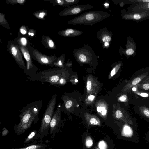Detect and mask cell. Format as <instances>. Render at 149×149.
<instances>
[{
	"instance_id": "cell-1",
	"label": "cell",
	"mask_w": 149,
	"mask_h": 149,
	"mask_svg": "<svg viewBox=\"0 0 149 149\" xmlns=\"http://www.w3.org/2000/svg\"><path fill=\"white\" fill-rule=\"evenodd\" d=\"M43 103L42 100H37L22 108L20 111V122L15 124L14 127L16 134L20 135L28 129L31 127L33 123L34 125L37 123L39 119V114Z\"/></svg>"
},
{
	"instance_id": "cell-2",
	"label": "cell",
	"mask_w": 149,
	"mask_h": 149,
	"mask_svg": "<svg viewBox=\"0 0 149 149\" xmlns=\"http://www.w3.org/2000/svg\"><path fill=\"white\" fill-rule=\"evenodd\" d=\"M111 13L106 11H92L85 12L68 21V24L92 26L109 17Z\"/></svg>"
},
{
	"instance_id": "cell-3",
	"label": "cell",
	"mask_w": 149,
	"mask_h": 149,
	"mask_svg": "<svg viewBox=\"0 0 149 149\" xmlns=\"http://www.w3.org/2000/svg\"><path fill=\"white\" fill-rule=\"evenodd\" d=\"M61 72L60 69L54 68L37 72L32 77L27 78L30 81H39L42 84L49 83V86H55L60 84L61 80L63 79L61 77Z\"/></svg>"
},
{
	"instance_id": "cell-4",
	"label": "cell",
	"mask_w": 149,
	"mask_h": 149,
	"mask_svg": "<svg viewBox=\"0 0 149 149\" xmlns=\"http://www.w3.org/2000/svg\"><path fill=\"white\" fill-rule=\"evenodd\" d=\"M57 96L53 95L48 104L42 119L41 126L38 130L39 137L43 138L49 134L50 124L54 113Z\"/></svg>"
},
{
	"instance_id": "cell-5",
	"label": "cell",
	"mask_w": 149,
	"mask_h": 149,
	"mask_svg": "<svg viewBox=\"0 0 149 149\" xmlns=\"http://www.w3.org/2000/svg\"><path fill=\"white\" fill-rule=\"evenodd\" d=\"M72 52L75 58L80 63H87L97 60L94 51L91 46L88 45H84L81 47L74 48Z\"/></svg>"
},
{
	"instance_id": "cell-6",
	"label": "cell",
	"mask_w": 149,
	"mask_h": 149,
	"mask_svg": "<svg viewBox=\"0 0 149 149\" xmlns=\"http://www.w3.org/2000/svg\"><path fill=\"white\" fill-rule=\"evenodd\" d=\"M19 47L26 62L27 72L26 74L31 77L35 75L40 69L33 64L27 48L20 44Z\"/></svg>"
},
{
	"instance_id": "cell-7",
	"label": "cell",
	"mask_w": 149,
	"mask_h": 149,
	"mask_svg": "<svg viewBox=\"0 0 149 149\" xmlns=\"http://www.w3.org/2000/svg\"><path fill=\"white\" fill-rule=\"evenodd\" d=\"M91 4H79L69 6L61 11L59 13L60 16H66L79 14L85 10L95 8Z\"/></svg>"
},
{
	"instance_id": "cell-8",
	"label": "cell",
	"mask_w": 149,
	"mask_h": 149,
	"mask_svg": "<svg viewBox=\"0 0 149 149\" xmlns=\"http://www.w3.org/2000/svg\"><path fill=\"white\" fill-rule=\"evenodd\" d=\"M125 9L121 10V17L124 20L136 22L149 19V12L146 13H127Z\"/></svg>"
},
{
	"instance_id": "cell-9",
	"label": "cell",
	"mask_w": 149,
	"mask_h": 149,
	"mask_svg": "<svg viewBox=\"0 0 149 149\" xmlns=\"http://www.w3.org/2000/svg\"><path fill=\"white\" fill-rule=\"evenodd\" d=\"M136 43L133 39L131 37L128 36L127 39L125 49H124L121 46L118 52L120 55H124L127 58L130 56L134 57L136 54Z\"/></svg>"
},
{
	"instance_id": "cell-10",
	"label": "cell",
	"mask_w": 149,
	"mask_h": 149,
	"mask_svg": "<svg viewBox=\"0 0 149 149\" xmlns=\"http://www.w3.org/2000/svg\"><path fill=\"white\" fill-rule=\"evenodd\" d=\"M97 36L104 48H109L112 40L113 32L106 27L100 29L96 33Z\"/></svg>"
},
{
	"instance_id": "cell-11",
	"label": "cell",
	"mask_w": 149,
	"mask_h": 149,
	"mask_svg": "<svg viewBox=\"0 0 149 149\" xmlns=\"http://www.w3.org/2000/svg\"><path fill=\"white\" fill-rule=\"evenodd\" d=\"M9 49L16 63L20 68L23 70L24 72L26 74L27 72L26 68L18 46L16 45L11 43L9 46Z\"/></svg>"
},
{
	"instance_id": "cell-12",
	"label": "cell",
	"mask_w": 149,
	"mask_h": 149,
	"mask_svg": "<svg viewBox=\"0 0 149 149\" xmlns=\"http://www.w3.org/2000/svg\"><path fill=\"white\" fill-rule=\"evenodd\" d=\"M33 54L35 59L40 64L52 67L57 60V58L54 56H48L43 54L38 51L34 50Z\"/></svg>"
},
{
	"instance_id": "cell-13",
	"label": "cell",
	"mask_w": 149,
	"mask_h": 149,
	"mask_svg": "<svg viewBox=\"0 0 149 149\" xmlns=\"http://www.w3.org/2000/svg\"><path fill=\"white\" fill-rule=\"evenodd\" d=\"M59 107V106L54 112L50 124V130L49 133L52 134V137L53 140H54L55 134L57 132L60 120V111Z\"/></svg>"
},
{
	"instance_id": "cell-14",
	"label": "cell",
	"mask_w": 149,
	"mask_h": 149,
	"mask_svg": "<svg viewBox=\"0 0 149 149\" xmlns=\"http://www.w3.org/2000/svg\"><path fill=\"white\" fill-rule=\"evenodd\" d=\"M127 13L149 12V2L130 5L127 8Z\"/></svg>"
},
{
	"instance_id": "cell-15",
	"label": "cell",
	"mask_w": 149,
	"mask_h": 149,
	"mask_svg": "<svg viewBox=\"0 0 149 149\" xmlns=\"http://www.w3.org/2000/svg\"><path fill=\"white\" fill-rule=\"evenodd\" d=\"M148 75L147 72H145L136 76L129 81L124 87L123 90L125 91L130 90L132 88L137 85L142 81Z\"/></svg>"
},
{
	"instance_id": "cell-16",
	"label": "cell",
	"mask_w": 149,
	"mask_h": 149,
	"mask_svg": "<svg viewBox=\"0 0 149 149\" xmlns=\"http://www.w3.org/2000/svg\"><path fill=\"white\" fill-rule=\"evenodd\" d=\"M83 32L76 29L68 28L59 32V34L63 37H75L81 35Z\"/></svg>"
},
{
	"instance_id": "cell-17",
	"label": "cell",
	"mask_w": 149,
	"mask_h": 149,
	"mask_svg": "<svg viewBox=\"0 0 149 149\" xmlns=\"http://www.w3.org/2000/svg\"><path fill=\"white\" fill-rule=\"evenodd\" d=\"M48 146L45 144H36L30 145L25 147L13 148L12 149H47Z\"/></svg>"
},
{
	"instance_id": "cell-18",
	"label": "cell",
	"mask_w": 149,
	"mask_h": 149,
	"mask_svg": "<svg viewBox=\"0 0 149 149\" xmlns=\"http://www.w3.org/2000/svg\"><path fill=\"white\" fill-rule=\"evenodd\" d=\"M39 137L38 131L34 130L32 132L26 139L24 143H29Z\"/></svg>"
},
{
	"instance_id": "cell-19",
	"label": "cell",
	"mask_w": 149,
	"mask_h": 149,
	"mask_svg": "<svg viewBox=\"0 0 149 149\" xmlns=\"http://www.w3.org/2000/svg\"><path fill=\"white\" fill-rule=\"evenodd\" d=\"M140 114L143 116L149 119V108L146 106L139 107Z\"/></svg>"
},
{
	"instance_id": "cell-20",
	"label": "cell",
	"mask_w": 149,
	"mask_h": 149,
	"mask_svg": "<svg viewBox=\"0 0 149 149\" xmlns=\"http://www.w3.org/2000/svg\"><path fill=\"white\" fill-rule=\"evenodd\" d=\"M139 88L145 90H149V78L141 81L137 84Z\"/></svg>"
},
{
	"instance_id": "cell-21",
	"label": "cell",
	"mask_w": 149,
	"mask_h": 149,
	"mask_svg": "<svg viewBox=\"0 0 149 149\" xmlns=\"http://www.w3.org/2000/svg\"><path fill=\"white\" fill-rule=\"evenodd\" d=\"M45 43L50 49H54L56 47V46L53 40L49 37L47 36L45 39Z\"/></svg>"
},
{
	"instance_id": "cell-22",
	"label": "cell",
	"mask_w": 149,
	"mask_h": 149,
	"mask_svg": "<svg viewBox=\"0 0 149 149\" xmlns=\"http://www.w3.org/2000/svg\"><path fill=\"white\" fill-rule=\"evenodd\" d=\"M81 0H64V6H69L79 3Z\"/></svg>"
},
{
	"instance_id": "cell-23",
	"label": "cell",
	"mask_w": 149,
	"mask_h": 149,
	"mask_svg": "<svg viewBox=\"0 0 149 149\" xmlns=\"http://www.w3.org/2000/svg\"><path fill=\"white\" fill-rule=\"evenodd\" d=\"M64 56V54H63L61 56L59 57L58 59L57 58L56 62L54 64L55 67H62L63 65V56Z\"/></svg>"
},
{
	"instance_id": "cell-24",
	"label": "cell",
	"mask_w": 149,
	"mask_h": 149,
	"mask_svg": "<svg viewBox=\"0 0 149 149\" xmlns=\"http://www.w3.org/2000/svg\"><path fill=\"white\" fill-rule=\"evenodd\" d=\"M25 1L24 0H11L6 1V2L7 3L13 4L16 3L22 4L24 3Z\"/></svg>"
},
{
	"instance_id": "cell-25",
	"label": "cell",
	"mask_w": 149,
	"mask_h": 149,
	"mask_svg": "<svg viewBox=\"0 0 149 149\" xmlns=\"http://www.w3.org/2000/svg\"><path fill=\"white\" fill-rule=\"evenodd\" d=\"M136 94L143 97H148L149 96V94L142 92L135 91L134 92Z\"/></svg>"
},
{
	"instance_id": "cell-26",
	"label": "cell",
	"mask_w": 149,
	"mask_h": 149,
	"mask_svg": "<svg viewBox=\"0 0 149 149\" xmlns=\"http://www.w3.org/2000/svg\"><path fill=\"white\" fill-rule=\"evenodd\" d=\"M0 22L1 24L2 25L5 24H6L7 22L5 19L4 15L3 14L0 13Z\"/></svg>"
},
{
	"instance_id": "cell-27",
	"label": "cell",
	"mask_w": 149,
	"mask_h": 149,
	"mask_svg": "<svg viewBox=\"0 0 149 149\" xmlns=\"http://www.w3.org/2000/svg\"><path fill=\"white\" fill-rule=\"evenodd\" d=\"M93 142L92 139L90 137H88L87 138L86 140V146L88 147H90L93 145Z\"/></svg>"
},
{
	"instance_id": "cell-28",
	"label": "cell",
	"mask_w": 149,
	"mask_h": 149,
	"mask_svg": "<svg viewBox=\"0 0 149 149\" xmlns=\"http://www.w3.org/2000/svg\"><path fill=\"white\" fill-rule=\"evenodd\" d=\"M20 44L23 46H25L27 44V41L26 39L24 37L21 38L20 40Z\"/></svg>"
},
{
	"instance_id": "cell-29",
	"label": "cell",
	"mask_w": 149,
	"mask_h": 149,
	"mask_svg": "<svg viewBox=\"0 0 149 149\" xmlns=\"http://www.w3.org/2000/svg\"><path fill=\"white\" fill-rule=\"evenodd\" d=\"M90 123L93 125H97L98 124V122L97 120L94 118H91L89 120Z\"/></svg>"
},
{
	"instance_id": "cell-30",
	"label": "cell",
	"mask_w": 149,
	"mask_h": 149,
	"mask_svg": "<svg viewBox=\"0 0 149 149\" xmlns=\"http://www.w3.org/2000/svg\"><path fill=\"white\" fill-rule=\"evenodd\" d=\"M119 100L122 102H126L127 100V97L125 94H123L120 97Z\"/></svg>"
},
{
	"instance_id": "cell-31",
	"label": "cell",
	"mask_w": 149,
	"mask_h": 149,
	"mask_svg": "<svg viewBox=\"0 0 149 149\" xmlns=\"http://www.w3.org/2000/svg\"><path fill=\"white\" fill-rule=\"evenodd\" d=\"M99 146L100 148L101 149H105L106 147V144L104 141H101L99 143Z\"/></svg>"
},
{
	"instance_id": "cell-32",
	"label": "cell",
	"mask_w": 149,
	"mask_h": 149,
	"mask_svg": "<svg viewBox=\"0 0 149 149\" xmlns=\"http://www.w3.org/2000/svg\"><path fill=\"white\" fill-rule=\"evenodd\" d=\"M72 105V102L71 100H68L65 103V106L66 108H70Z\"/></svg>"
},
{
	"instance_id": "cell-33",
	"label": "cell",
	"mask_w": 149,
	"mask_h": 149,
	"mask_svg": "<svg viewBox=\"0 0 149 149\" xmlns=\"http://www.w3.org/2000/svg\"><path fill=\"white\" fill-rule=\"evenodd\" d=\"M20 31L21 33L23 35L27 33V31L26 28L23 26L21 27Z\"/></svg>"
},
{
	"instance_id": "cell-34",
	"label": "cell",
	"mask_w": 149,
	"mask_h": 149,
	"mask_svg": "<svg viewBox=\"0 0 149 149\" xmlns=\"http://www.w3.org/2000/svg\"><path fill=\"white\" fill-rule=\"evenodd\" d=\"M91 82L90 81H88L87 83V89L88 91H90L91 88Z\"/></svg>"
},
{
	"instance_id": "cell-35",
	"label": "cell",
	"mask_w": 149,
	"mask_h": 149,
	"mask_svg": "<svg viewBox=\"0 0 149 149\" xmlns=\"http://www.w3.org/2000/svg\"><path fill=\"white\" fill-rule=\"evenodd\" d=\"M144 134L145 136V140L147 141V142L149 143V127L148 131L146 133H145Z\"/></svg>"
},
{
	"instance_id": "cell-36",
	"label": "cell",
	"mask_w": 149,
	"mask_h": 149,
	"mask_svg": "<svg viewBox=\"0 0 149 149\" xmlns=\"http://www.w3.org/2000/svg\"><path fill=\"white\" fill-rule=\"evenodd\" d=\"M45 15V13L44 12H41L38 13V17L40 18H43Z\"/></svg>"
},
{
	"instance_id": "cell-37",
	"label": "cell",
	"mask_w": 149,
	"mask_h": 149,
	"mask_svg": "<svg viewBox=\"0 0 149 149\" xmlns=\"http://www.w3.org/2000/svg\"><path fill=\"white\" fill-rule=\"evenodd\" d=\"M102 114V115L104 116L106 114L107 111L104 107H102V110L101 111Z\"/></svg>"
},
{
	"instance_id": "cell-38",
	"label": "cell",
	"mask_w": 149,
	"mask_h": 149,
	"mask_svg": "<svg viewBox=\"0 0 149 149\" xmlns=\"http://www.w3.org/2000/svg\"><path fill=\"white\" fill-rule=\"evenodd\" d=\"M95 98V96L93 95H91L88 97V99L90 100H92Z\"/></svg>"
},
{
	"instance_id": "cell-39",
	"label": "cell",
	"mask_w": 149,
	"mask_h": 149,
	"mask_svg": "<svg viewBox=\"0 0 149 149\" xmlns=\"http://www.w3.org/2000/svg\"><path fill=\"white\" fill-rule=\"evenodd\" d=\"M102 107H98L97 108V111L98 112H100L102 111Z\"/></svg>"
},
{
	"instance_id": "cell-40",
	"label": "cell",
	"mask_w": 149,
	"mask_h": 149,
	"mask_svg": "<svg viewBox=\"0 0 149 149\" xmlns=\"http://www.w3.org/2000/svg\"><path fill=\"white\" fill-rule=\"evenodd\" d=\"M109 4L108 3H105L104 5H103V6L105 8H106V7L108 8L109 7Z\"/></svg>"
},
{
	"instance_id": "cell-41",
	"label": "cell",
	"mask_w": 149,
	"mask_h": 149,
	"mask_svg": "<svg viewBox=\"0 0 149 149\" xmlns=\"http://www.w3.org/2000/svg\"><path fill=\"white\" fill-rule=\"evenodd\" d=\"M132 90L133 91L135 92V91H136V88L135 87H133L132 88Z\"/></svg>"
},
{
	"instance_id": "cell-42",
	"label": "cell",
	"mask_w": 149,
	"mask_h": 149,
	"mask_svg": "<svg viewBox=\"0 0 149 149\" xmlns=\"http://www.w3.org/2000/svg\"><path fill=\"white\" fill-rule=\"evenodd\" d=\"M75 81L76 82H78V80L76 79H75Z\"/></svg>"
},
{
	"instance_id": "cell-43",
	"label": "cell",
	"mask_w": 149,
	"mask_h": 149,
	"mask_svg": "<svg viewBox=\"0 0 149 149\" xmlns=\"http://www.w3.org/2000/svg\"><path fill=\"white\" fill-rule=\"evenodd\" d=\"M34 33H32L31 34V35L32 36H34Z\"/></svg>"
},
{
	"instance_id": "cell-44",
	"label": "cell",
	"mask_w": 149,
	"mask_h": 149,
	"mask_svg": "<svg viewBox=\"0 0 149 149\" xmlns=\"http://www.w3.org/2000/svg\"><path fill=\"white\" fill-rule=\"evenodd\" d=\"M31 33H30V32H29V33H28V34H29V35H31Z\"/></svg>"
},
{
	"instance_id": "cell-45",
	"label": "cell",
	"mask_w": 149,
	"mask_h": 149,
	"mask_svg": "<svg viewBox=\"0 0 149 149\" xmlns=\"http://www.w3.org/2000/svg\"></svg>"
}]
</instances>
